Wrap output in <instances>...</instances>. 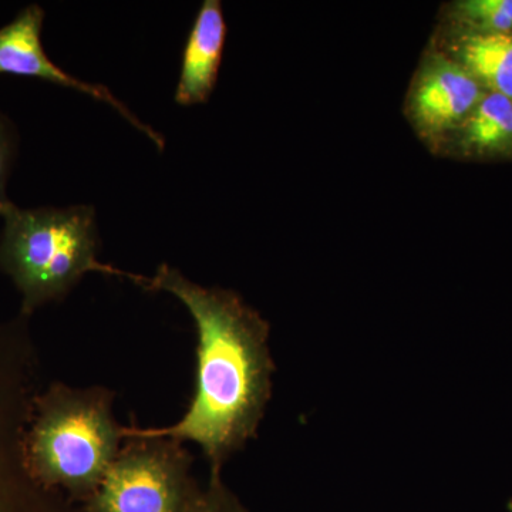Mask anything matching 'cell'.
Listing matches in <instances>:
<instances>
[{
	"label": "cell",
	"mask_w": 512,
	"mask_h": 512,
	"mask_svg": "<svg viewBox=\"0 0 512 512\" xmlns=\"http://www.w3.org/2000/svg\"><path fill=\"white\" fill-rule=\"evenodd\" d=\"M140 285L171 293L190 312L198 333L197 379L183 419L165 429H124V439L192 441L217 476L222 464L254 437L271 399L268 322L237 293L195 284L168 265Z\"/></svg>",
	"instance_id": "6da1fadb"
},
{
	"label": "cell",
	"mask_w": 512,
	"mask_h": 512,
	"mask_svg": "<svg viewBox=\"0 0 512 512\" xmlns=\"http://www.w3.org/2000/svg\"><path fill=\"white\" fill-rule=\"evenodd\" d=\"M0 215L5 218L0 264L25 295L28 309L62 298L89 272L127 276L137 284L143 278L97 259L96 214L89 205L20 210L8 201Z\"/></svg>",
	"instance_id": "7a4b0ae2"
},
{
	"label": "cell",
	"mask_w": 512,
	"mask_h": 512,
	"mask_svg": "<svg viewBox=\"0 0 512 512\" xmlns=\"http://www.w3.org/2000/svg\"><path fill=\"white\" fill-rule=\"evenodd\" d=\"M124 427L103 390L59 387L50 393L30 437V464L47 484L94 493L120 453Z\"/></svg>",
	"instance_id": "3957f363"
},
{
	"label": "cell",
	"mask_w": 512,
	"mask_h": 512,
	"mask_svg": "<svg viewBox=\"0 0 512 512\" xmlns=\"http://www.w3.org/2000/svg\"><path fill=\"white\" fill-rule=\"evenodd\" d=\"M96 491L92 512H185L192 497L190 458L180 441L127 437Z\"/></svg>",
	"instance_id": "277c9868"
},
{
	"label": "cell",
	"mask_w": 512,
	"mask_h": 512,
	"mask_svg": "<svg viewBox=\"0 0 512 512\" xmlns=\"http://www.w3.org/2000/svg\"><path fill=\"white\" fill-rule=\"evenodd\" d=\"M485 90L441 50H430L414 74L406 114L417 136L443 151L448 138L468 119Z\"/></svg>",
	"instance_id": "5b68a950"
},
{
	"label": "cell",
	"mask_w": 512,
	"mask_h": 512,
	"mask_svg": "<svg viewBox=\"0 0 512 512\" xmlns=\"http://www.w3.org/2000/svg\"><path fill=\"white\" fill-rule=\"evenodd\" d=\"M43 20H45L43 9L32 5L22 10L12 23L0 29V73L36 77V79L59 84L66 89L89 94L94 100L110 104L124 119L130 121L141 133L147 134V137L156 143L160 150H163L164 137L148 124L138 120L136 114L128 109L123 101L117 99L109 89L100 84L83 82L73 77L47 57L40 39Z\"/></svg>",
	"instance_id": "8992f818"
},
{
	"label": "cell",
	"mask_w": 512,
	"mask_h": 512,
	"mask_svg": "<svg viewBox=\"0 0 512 512\" xmlns=\"http://www.w3.org/2000/svg\"><path fill=\"white\" fill-rule=\"evenodd\" d=\"M228 28L221 2L205 0L185 42L174 99L181 106L210 100L224 55Z\"/></svg>",
	"instance_id": "52a82bcc"
},
{
	"label": "cell",
	"mask_w": 512,
	"mask_h": 512,
	"mask_svg": "<svg viewBox=\"0 0 512 512\" xmlns=\"http://www.w3.org/2000/svg\"><path fill=\"white\" fill-rule=\"evenodd\" d=\"M466 161H512V100L487 93L443 147Z\"/></svg>",
	"instance_id": "ba28073f"
},
{
	"label": "cell",
	"mask_w": 512,
	"mask_h": 512,
	"mask_svg": "<svg viewBox=\"0 0 512 512\" xmlns=\"http://www.w3.org/2000/svg\"><path fill=\"white\" fill-rule=\"evenodd\" d=\"M444 55L487 93L512 100V35L448 32Z\"/></svg>",
	"instance_id": "9c48e42d"
},
{
	"label": "cell",
	"mask_w": 512,
	"mask_h": 512,
	"mask_svg": "<svg viewBox=\"0 0 512 512\" xmlns=\"http://www.w3.org/2000/svg\"><path fill=\"white\" fill-rule=\"evenodd\" d=\"M446 20L448 32L512 35V0H457Z\"/></svg>",
	"instance_id": "30bf717a"
},
{
	"label": "cell",
	"mask_w": 512,
	"mask_h": 512,
	"mask_svg": "<svg viewBox=\"0 0 512 512\" xmlns=\"http://www.w3.org/2000/svg\"><path fill=\"white\" fill-rule=\"evenodd\" d=\"M185 512H245L222 485L220 474L211 477L207 490L195 494Z\"/></svg>",
	"instance_id": "8fae6325"
},
{
	"label": "cell",
	"mask_w": 512,
	"mask_h": 512,
	"mask_svg": "<svg viewBox=\"0 0 512 512\" xmlns=\"http://www.w3.org/2000/svg\"><path fill=\"white\" fill-rule=\"evenodd\" d=\"M10 157H12V144H10V138L8 130H6L5 124L0 120V207L5 205V185L8 180Z\"/></svg>",
	"instance_id": "7c38bea8"
},
{
	"label": "cell",
	"mask_w": 512,
	"mask_h": 512,
	"mask_svg": "<svg viewBox=\"0 0 512 512\" xmlns=\"http://www.w3.org/2000/svg\"><path fill=\"white\" fill-rule=\"evenodd\" d=\"M508 510H510V512H512V501L510 504H508Z\"/></svg>",
	"instance_id": "4fadbf2b"
},
{
	"label": "cell",
	"mask_w": 512,
	"mask_h": 512,
	"mask_svg": "<svg viewBox=\"0 0 512 512\" xmlns=\"http://www.w3.org/2000/svg\"><path fill=\"white\" fill-rule=\"evenodd\" d=\"M0 512H2V510H0Z\"/></svg>",
	"instance_id": "5bb4252c"
}]
</instances>
